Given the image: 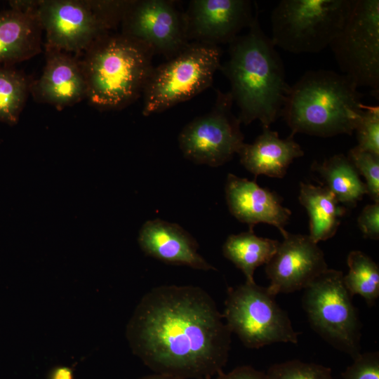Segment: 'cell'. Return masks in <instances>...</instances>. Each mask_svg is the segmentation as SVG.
<instances>
[{
    "label": "cell",
    "instance_id": "6da1fadb",
    "mask_svg": "<svg viewBox=\"0 0 379 379\" xmlns=\"http://www.w3.org/2000/svg\"><path fill=\"white\" fill-rule=\"evenodd\" d=\"M212 297L194 286H159L136 306L126 335L132 352L155 373L209 379L229 356L232 332Z\"/></svg>",
    "mask_w": 379,
    "mask_h": 379
},
{
    "label": "cell",
    "instance_id": "7a4b0ae2",
    "mask_svg": "<svg viewBox=\"0 0 379 379\" xmlns=\"http://www.w3.org/2000/svg\"><path fill=\"white\" fill-rule=\"evenodd\" d=\"M275 47L262 31L258 16L246 34L230 44L229 58L220 69L230 81L241 124L258 120L262 127L270 128L281 115L291 86Z\"/></svg>",
    "mask_w": 379,
    "mask_h": 379
},
{
    "label": "cell",
    "instance_id": "3957f363",
    "mask_svg": "<svg viewBox=\"0 0 379 379\" xmlns=\"http://www.w3.org/2000/svg\"><path fill=\"white\" fill-rule=\"evenodd\" d=\"M357 89L343 74L327 69L307 71L291 86L281 117L293 136L352 135L364 107L363 95Z\"/></svg>",
    "mask_w": 379,
    "mask_h": 379
},
{
    "label": "cell",
    "instance_id": "277c9868",
    "mask_svg": "<svg viewBox=\"0 0 379 379\" xmlns=\"http://www.w3.org/2000/svg\"><path fill=\"white\" fill-rule=\"evenodd\" d=\"M152 50L121 33L96 40L80 59L86 99L102 110L121 109L142 94L153 69Z\"/></svg>",
    "mask_w": 379,
    "mask_h": 379
},
{
    "label": "cell",
    "instance_id": "5b68a950",
    "mask_svg": "<svg viewBox=\"0 0 379 379\" xmlns=\"http://www.w3.org/2000/svg\"><path fill=\"white\" fill-rule=\"evenodd\" d=\"M129 1L37 0L35 14L46 50L84 53L120 25Z\"/></svg>",
    "mask_w": 379,
    "mask_h": 379
},
{
    "label": "cell",
    "instance_id": "8992f818",
    "mask_svg": "<svg viewBox=\"0 0 379 379\" xmlns=\"http://www.w3.org/2000/svg\"><path fill=\"white\" fill-rule=\"evenodd\" d=\"M219 46L190 42L178 53L153 67L143 89L142 114L161 112L208 88L220 69Z\"/></svg>",
    "mask_w": 379,
    "mask_h": 379
},
{
    "label": "cell",
    "instance_id": "52a82bcc",
    "mask_svg": "<svg viewBox=\"0 0 379 379\" xmlns=\"http://www.w3.org/2000/svg\"><path fill=\"white\" fill-rule=\"evenodd\" d=\"M353 0H281L273 8L271 40L295 53H317L343 27Z\"/></svg>",
    "mask_w": 379,
    "mask_h": 379
},
{
    "label": "cell",
    "instance_id": "ba28073f",
    "mask_svg": "<svg viewBox=\"0 0 379 379\" xmlns=\"http://www.w3.org/2000/svg\"><path fill=\"white\" fill-rule=\"evenodd\" d=\"M343 276L328 268L304 289L302 302L314 331L354 359L361 354V324Z\"/></svg>",
    "mask_w": 379,
    "mask_h": 379
},
{
    "label": "cell",
    "instance_id": "9c48e42d",
    "mask_svg": "<svg viewBox=\"0 0 379 379\" xmlns=\"http://www.w3.org/2000/svg\"><path fill=\"white\" fill-rule=\"evenodd\" d=\"M225 307L222 315L227 326L248 348L277 343H298L300 333L267 287L255 282L229 287Z\"/></svg>",
    "mask_w": 379,
    "mask_h": 379
},
{
    "label": "cell",
    "instance_id": "30bf717a",
    "mask_svg": "<svg viewBox=\"0 0 379 379\" xmlns=\"http://www.w3.org/2000/svg\"><path fill=\"white\" fill-rule=\"evenodd\" d=\"M342 74L357 86L379 93V1L353 0L329 45Z\"/></svg>",
    "mask_w": 379,
    "mask_h": 379
},
{
    "label": "cell",
    "instance_id": "8fae6325",
    "mask_svg": "<svg viewBox=\"0 0 379 379\" xmlns=\"http://www.w3.org/2000/svg\"><path fill=\"white\" fill-rule=\"evenodd\" d=\"M229 92L217 91L211 111L189 122L178 142L183 156L197 164L217 167L230 161L244 144L241 122L232 112Z\"/></svg>",
    "mask_w": 379,
    "mask_h": 379
},
{
    "label": "cell",
    "instance_id": "7c38bea8",
    "mask_svg": "<svg viewBox=\"0 0 379 379\" xmlns=\"http://www.w3.org/2000/svg\"><path fill=\"white\" fill-rule=\"evenodd\" d=\"M120 25L121 33L149 47L167 60L190 42L184 13L167 0L129 1Z\"/></svg>",
    "mask_w": 379,
    "mask_h": 379
},
{
    "label": "cell",
    "instance_id": "4fadbf2b",
    "mask_svg": "<svg viewBox=\"0 0 379 379\" xmlns=\"http://www.w3.org/2000/svg\"><path fill=\"white\" fill-rule=\"evenodd\" d=\"M258 16L249 0H193L184 13L187 37L189 42L230 44Z\"/></svg>",
    "mask_w": 379,
    "mask_h": 379
},
{
    "label": "cell",
    "instance_id": "5bb4252c",
    "mask_svg": "<svg viewBox=\"0 0 379 379\" xmlns=\"http://www.w3.org/2000/svg\"><path fill=\"white\" fill-rule=\"evenodd\" d=\"M283 241L265 265L271 294L288 293L305 289L328 269L321 249L308 235L287 231Z\"/></svg>",
    "mask_w": 379,
    "mask_h": 379
},
{
    "label": "cell",
    "instance_id": "9a60e30c",
    "mask_svg": "<svg viewBox=\"0 0 379 379\" xmlns=\"http://www.w3.org/2000/svg\"><path fill=\"white\" fill-rule=\"evenodd\" d=\"M30 93L39 102L58 110L86 98V86L80 59L71 53L46 50V64L40 77L31 82Z\"/></svg>",
    "mask_w": 379,
    "mask_h": 379
},
{
    "label": "cell",
    "instance_id": "2e32d148",
    "mask_svg": "<svg viewBox=\"0 0 379 379\" xmlns=\"http://www.w3.org/2000/svg\"><path fill=\"white\" fill-rule=\"evenodd\" d=\"M225 198L234 218L253 229L258 223H267L277 227L283 235L291 211L281 204L274 192L262 187L255 180L229 173L225 187Z\"/></svg>",
    "mask_w": 379,
    "mask_h": 379
},
{
    "label": "cell",
    "instance_id": "e0dca14e",
    "mask_svg": "<svg viewBox=\"0 0 379 379\" xmlns=\"http://www.w3.org/2000/svg\"><path fill=\"white\" fill-rule=\"evenodd\" d=\"M138 243L146 255L165 263L216 270L198 253L196 239L176 223L159 218L146 221L139 232Z\"/></svg>",
    "mask_w": 379,
    "mask_h": 379
},
{
    "label": "cell",
    "instance_id": "ac0fdd59",
    "mask_svg": "<svg viewBox=\"0 0 379 379\" xmlns=\"http://www.w3.org/2000/svg\"><path fill=\"white\" fill-rule=\"evenodd\" d=\"M238 154L240 162L250 173L282 178L289 165L304 155L301 147L290 135L282 139L277 131L262 127V132L253 142L244 143Z\"/></svg>",
    "mask_w": 379,
    "mask_h": 379
},
{
    "label": "cell",
    "instance_id": "d6986e66",
    "mask_svg": "<svg viewBox=\"0 0 379 379\" xmlns=\"http://www.w3.org/2000/svg\"><path fill=\"white\" fill-rule=\"evenodd\" d=\"M35 10L0 11V66H12L41 51L42 29Z\"/></svg>",
    "mask_w": 379,
    "mask_h": 379
},
{
    "label": "cell",
    "instance_id": "ffe728a7",
    "mask_svg": "<svg viewBox=\"0 0 379 379\" xmlns=\"http://www.w3.org/2000/svg\"><path fill=\"white\" fill-rule=\"evenodd\" d=\"M309 215V237L316 244L333 237L346 208L324 186L300 183L298 197Z\"/></svg>",
    "mask_w": 379,
    "mask_h": 379
},
{
    "label": "cell",
    "instance_id": "44dd1931",
    "mask_svg": "<svg viewBox=\"0 0 379 379\" xmlns=\"http://www.w3.org/2000/svg\"><path fill=\"white\" fill-rule=\"evenodd\" d=\"M312 168L317 172L326 187L340 204L355 206L364 194H368L366 184L347 156L339 154L322 163L314 161Z\"/></svg>",
    "mask_w": 379,
    "mask_h": 379
},
{
    "label": "cell",
    "instance_id": "7402d4cb",
    "mask_svg": "<svg viewBox=\"0 0 379 379\" xmlns=\"http://www.w3.org/2000/svg\"><path fill=\"white\" fill-rule=\"evenodd\" d=\"M277 240L257 236L253 230L230 235L222 246L224 256L241 270L246 282L254 283V272L275 253Z\"/></svg>",
    "mask_w": 379,
    "mask_h": 379
},
{
    "label": "cell",
    "instance_id": "603a6c76",
    "mask_svg": "<svg viewBox=\"0 0 379 379\" xmlns=\"http://www.w3.org/2000/svg\"><path fill=\"white\" fill-rule=\"evenodd\" d=\"M349 271L343 276L349 293L361 295L368 306H373L379 297V268L366 254L360 251H351L347 258Z\"/></svg>",
    "mask_w": 379,
    "mask_h": 379
},
{
    "label": "cell",
    "instance_id": "cb8c5ba5",
    "mask_svg": "<svg viewBox=\"0 0 379 379\" xmlns=\"http://www.w3.org/2000/svg\"><path fill=\"white\" fill-rule=\"evenodd\" d=\"M30 80L12 66H0V122L15 125L30 93Z\"/></svg>",
    "mask_w": 379,
    "mask_h": 379
},
{
    "label": "cell",
    "instance_id": "d4e9b609",
    "mask_svg": "<svg viewBox=\"0 0 379 379\" xmlns=\"http://www.w3.org/2000/svg\"><path fill=\"white\" fill-rule=\"evenodd\" d=\"M266 374L268 379H333L331 368L298 359L274 364Z\"/></svg>",
    "mask_w": 379,
    "mask_h": 379
},
{
    "label": "cell",
    "instance_id": "484cf974",
    "mask_svg": "<svg viewBox=\"0 0 379 379\" xmlns=\"http://www.w3.org/2000/svg\"><path fill=\"white\" fill-rule=\"evenodd\" d=\"M359 174L366 179L368 194L374 202H379V156L354 147L347 156Z\"/></svg>",
    "mask_w": 379,
    "mask_h": 379
},
{
    "label": "cell",
    "instance_id": "4316f807",
    "mask_svg": "<svg viewBox=\"0 0 379 379\" xmlns=\"http://www.w3.org/2000/svg\"><path fill=\"white\" fill-rule=\"evenodd\" d=\"M361 150L379 156V107L365 105L355 131Z\"/></svg>",
    "mask_w": 379,
    "mask_h": 379
},
{
    "label": "cell",
    "instance_id": "83f0119b",
    "mask_svg": "<svg viewBox=\"0 0 379 379\" xmlns=\"http://www.w3.org/2000/svg\"><path fill=\"white\" fill-rule=\"evenodd\" d=\"M343 373V379H379V354H359Z\"/></svg>",
    "mask_w": 379,
    "mask_h": 379
},
{
    "label": "cell",
    "instance_id": "f1b7e54d",
    "mask_svg": "<svg viewBox=\"0 0 379 379\" xmlns=\"http://www.w3.org/2000/svg\"><path fill=\"white\" fill-rule=\"evenodd\" d=\"M358 225L366 238L379 239V202L366 206L358 217Z\"/></svg>",
    "mask_w": 379,
    "mask_h": 379
},
{
    "label": "cell",
    "instance_id": "f546056e",
    "mask_svg": "<svg viewBox=\"0 0 379 379\" xmlns=\"http://www.w3.org/2000/svg\"><path fill=\"white\" fill-rule=\"evenodd\" d=\"M218 375L217 379H268L265 373L250 366L237 367L227 373L221 371Z\"/></svg>",
    "mask_w": 379,
    "mask_h": 379
},
{
    "label": "cell",
    "instance_id": "4dcf8cb0",
    "mask_svg": "<svg viewBox=\"0 0 379 379\" xmlns=\"http://www.w3.org/2000/svg\"><path fill=\"white\" fill-rule=\"evenodd\" d=\"M49 379H73V373L69 368L57 367L51 372Z\"/></svg>",
    "mask_w": 379,
    "mask_h": 379
},
{
    "label": "cell",
    "instance_id": "1f68e13d",
    "mask_svg": "<svg viewBox=\"0 0 379 379\" xmlns=\"http://www.w3.org/2000/svg\"><path fill=\"white\" fill-rule=\"evenodd\" d=\"M140 379H178V378L162 375V374L155 373L154 375L142 377Z\"/></svg>",
    "mask_w": 379,
    "mask_h": 379
}]
</instances>
